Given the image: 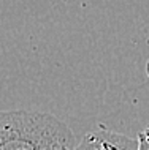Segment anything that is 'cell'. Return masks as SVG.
I'll return each mask as SVG.
<instances>
[{
  "mask_svg": "<svg viewBox=\"0 0 149 150\" xmlns=\"http://www.w3.org/2000/svg\"><path fill=\"white\" fill-rule=\"evenodd\" d=\"M76 150H138V139L98 127L83 136Z\"/></svg>",
  "mask_w": 149,
  "mask_h": 150,
  "instance_id": "2",
  "label": "cell"
},
{
  "mask_svg": "<svg viewBox=\"0 0 149 150\" xmlns=\"http://www.w3.org/2000/svg\"><path fill=\"white\" fill-rule=\"evenodd\" d=\"M138 150H149V123L138 134Z\"/></svg>",
  "mask_w": 149,
  "mask_h": 150,
  "instance_id": "3",
  "label": "cell"
},
{
  "mask_svg": "<svg viewBox=\"0 0 149 150\" xmlns=\"http://www.w3.org/2000/svg\"><path fill=\"white\" fill-rule=\"evenodd\" d=\"M67 123L48 112L0 111V150H76Z\"/></svg>",
  "mask_w": 149,
  "mask_h": 150,
  "instance_id": "1",
  "label": "cell"
},
{
  "mask_svg": "<svg viewBox=\"0 0 149 150\" xmlns=\"http://www.w3.org/2000/svg\"><path fill=\"white\" fill-rule=\"evenodd\" d=\"M146 74H148V78H149V60L146 62Z\"/></svg>",
  "mask_w": 149,
  "mask_h": 150,
  "instance_id": "4",
  "label": "cell"
}]
</instances>
